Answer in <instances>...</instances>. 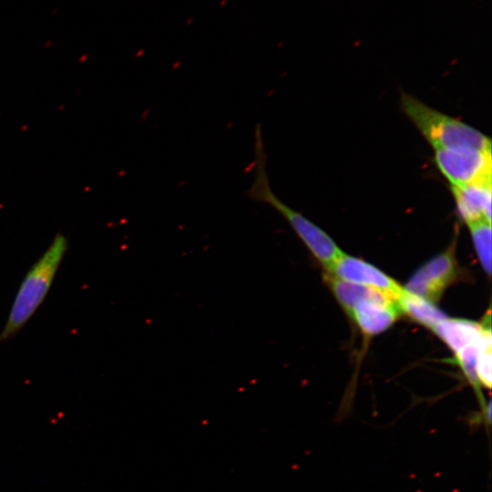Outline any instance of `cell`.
Masks as SVG:
<instances>
[{"label":"cell","instance_id":"6da1fadb","mask_svg":"<svg viewBox=\"0 0 492 492\" xmlns=\"http://www.w3.org/2000/svg\"><path fill=\"white\" fill-rule=\"evenodd\" d=\"M253 149V179L246 191L247 197L252 201L267 204L277 210L313 255L328 271L343 251L323 229L285 204L273 192L267 172V155L260 125H257L254 130Z\"/></svg>","mask_w":492,"mask_h":492},{"label":"cell","instance_id":"7a4b0ae2","mask_svg":"<svg viewBox=\"0 0 492 492\" xmlns=\"http://www.w3.org/2000/svg\"><path fill=\"white\" fill-rule=\"evenodd\" d=\"M67 248V237L62 232H57L48 248L27 271L0 333V343L15 335L42 304Z\"/></svg>","mask_w":492,"mask_h":492},{"label":"cell","instance_id":"3957f363","mask_svg":"<svg viewBox=\"0 0 492 492\" xmlns=\"http://www.w3.org/2000/svg\"><path fill=\"white\" fill-rule=\"evenodd\" d=\"M404 114L417 128L434 149L471 148L491 150V140L474 127L442 113L414 96L402 92Z\"/></svg>","mask_w":492,"mask_h":492},{"label":"cell","instance_id":"277c9868","mask_svg":"<svg viewBox=\"0 0 492 492\" xmlns=\"http://www.w3.org/2000/svg\"><path fill=\"white\" fill-rule=\"evenodd\" d=\"M435 162L450 186L491 180V150L471 148L435 149Z\"/></svg>","mask_w":492,"mask_h":492},{"label":"cell","instance_id":"5b68a950","mask_svg":"<svg viewBox=\"0 0 492 492\" xmlns=\"http://www.w3.org/2000/svg\"><path fill=\"white\" fill-rule=\"evenodd\" d=\"M454 247L455 244L421 266L409 279L405 290L432 302L438 301L456 275Z\"/></svg>","mask_w":492,"mask_h":492},{"label":"cell","instance_id":"8992f818","mask_svg":"<svg viewBox=\"0 0 492 492\" xmlns=\"http://www.w3.org/2000/svg\"><path fill=\"white\" fill-rule=\"evenodd\" d=\"M328 272L337 279L378 290L395 302L404 290L375 266L344 252L336 259Z\"/></svg>","mask_w":492,"mask_h":492},{"label":"cell","instance_id":"52a82bcc","mask_svg":"<svg viewBox=\"0 0 492 492\" xmlns=\"http://www.w3.org/2000/svg\"><path fill=\"white\" fill-rule=\"evenodd\" d=\"M491 180L451 187L457 214L465 223L491 222Z\"/></svg>","mask_w":492,"mask_h":492},{"label":"cell","instance_id":"ba28073f","mask_svg":"<svg viewBox=\"0 0 492 492\" xmlns=\"http://www.w3.org/2000/svg\"><path fill=\"white\" fill-rule=\"evenodd\" d=\"M400 313L394 301L363 300L351 310L349 315L364 333L375 335L387 330Z\"/></svg>","mask_w":492,"mask_h":492},{"label":"cell","instance_id":"9c48e42d","mask_svg":"<svg viewBox=\"0 0 492 492\" xmlns=\"http://www.w3.org/2000/svg\"><path fill=\"white\" fill-rule=\"evenodd\" d=\"M454 353L479 343L483 337V323L460 319L445 318L432 329Z\"/></svg>","mask_w":492,"mask_h":492},{"label":"cell","instance_id":"30bf717a","mask_svg":"<svg viewBox=\"0 0 492 492\" xmlns=\"http://www.w3.org/2000/svg\"><path fill=\"white\" fill-rule=\"evenodd\" d=\"M400 313H406L431 330L447 316L434 302L403 290L396 300Z\"/></svg>","mask_w":492,"mask_h":492},{"label":"cell","instance_id":"8fae6325","mask_svg":"<svg viewBox=\"0 0 492 492\" xmlns=\"http://www.w3.org/2000/svg\"><path fill=\"white\" fill-rule=\"evenodd\" d=\"M328 281L334 296L348 314L363 300L394 301L380 291L364 285L345 282L333 276H330Z\"/></svg>","mask_w":492,"mask_h":492},{"label":"cell","instance_id":"7c38bea8","mask_svg":"<svg viewBox=\"0 0 492 492\" xmlns=\"http://www.w3.org/2000/svg\"><path fill=\"white\" fill-rule=\"evenodd\" d=\"M478 260L487 274H491V222L480 220L467 225Z\"/></svg>","mask_w":492,"mask_h":492},{"label":"cell","instance_id":"4fadbf2b","mask_svg":"<svg viewBox=\"0 0 492 492\" xmlns=\"http://www.w3.org/2000/svg\"><path fill=\"white\" fill-rule=\"evenodd\" d=\"M484 333H483V342L478 354L477 361V376L479 384H482L484 386L490 388L491 387V328L490 321L487 323H483Z\"/></svg>","mask_w":492,"mask_h":492}]
</instances>
